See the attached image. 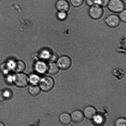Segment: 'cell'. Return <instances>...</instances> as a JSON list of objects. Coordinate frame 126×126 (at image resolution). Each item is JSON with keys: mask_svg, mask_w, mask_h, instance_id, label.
Instances as JSON below:
<instances>
[{"mask_svg": "<svg viewBox=\"0 0 126 126\" xmlns=\"http://www.w3.org/2000/svg\"><path fill=\"white\" fill-rule=\"evenodd\" d=\"M92 119L93 120L94 123L97 125H100L102 124L104 120V117L102 115L97 114Z\"/></svg>", "mask_w": 126, "mask_h": 126, "instance_id": "e0dca14e", "label": "cell"}, {"mask_svg": "<svg viewBox=\"0 0 126 126\" xmlns=\"http://www.w3.org/2000/svg\"><path fill=\"white\" fill-rule=\"evenodd\" d=\"M103 7L99 5L95 4L90 7L88 14L91 18L94 20L99 19L103 14Z\"/></svg>", "mask_w": 126, "mask_h": 126, "instance_id": "277c9868", "label": "cell"}, {"mask_svg": "<svg viewBox=\"0 0 126 126\" xmlns=\"http://www.w3.org/2000/svg\"><path fill=\"white\" fill-rule=\"evenodd\" d=\"M6 80L7 82L10 83H13V79H12V75H9L6 78Z\"/></svg>", "mask_w": 126, "mask_h": 126, "instance_id": "4316f807", "label": "cell"}, {"mask_svg": "<svg viewBox=\"0 0 126 126\" xmlns=\"http://www.w3.org/2000/svg\"><path fill=\"white\" fill-rule=\"evenodd\" d=\"M83 113L84 116L87 119H92L97 114V110L96 108L92 106H87L84 109Z\"/></svg>", "mask_w": 126, "mask_h": 126, "instance_id": "9c48e42d", "label": "cell"}, {"mask_svg": "<svg viewBox=\"0 0 126 126\" xmlns=\"http://www.w3.org/2000/svg\"><path fill=\"white\" fill-rule=\"evenodd\" d=\"M67 12L64 11H58L56 15L58 19L61 21L65 20L68 17Z\"/></svg>", "mask_w": 126, "mask_h": 126, "instance_id": "d6986e66", "label": "cell"}, {"mask_svg": "<svg viewBox=\"0 0 126 126\" xmlns=\"http://www.w3.org/2000/svg\"><path fill=\"white\" fill-rule=\"evenodd\" d=\"M59 120L62 123L65 125H67L71 121V116L68 113L64 112L61 113L59 116Z\"/></svg>", "mask_w": 126, "mask_h": 126, "instance_id": "7c38bea8", "label": "cell"}, {"mask_svg": "<svg viewBox=\"0 0 126 126\" xmlns=\"http://www.w3.org/2000/svg\"><path fill=\"white\" fill-rule=\"evenodd\" d=\"M0 70L2 73L4 74H7L10 72L12 70V64L10 61L3 63L0 66Z\"/></svg>", "mask_w": 126, "mask_h": 126, "instance_id": "5bb4252c", "label": "cell"}, {"mask_svg": "<svg viewBox=\"0 0 126 126\" xmlns=\"http://www.w3.org/2000/svg\"><path fill=\"white\" fill-rule=\"evenodd\" d=\"M51 54L49 51L44 50L42 51L39 54V57L43 60H49L51 56Z\"/></svg>", "mask_w": 126, "mask_h": 126, "instance_id": "ac0fdd59", "label": "cell"}, {"mask_svg": "<svg viewBox=\"0 0 126 126\" xmlns=\"http://www.w3.org/2000/svg\"><path fill=\"white\" fill-rule=\"evenodd\" d=\"M59 69L65 70L71 66L72 61L71 58L66 55H63L58 58L56 63Z\"/></svg>", "mask_w": 126, "mask_h": 126, "instance_id": "5b68a950", "label": "cell"}, {"mask_svg": "<svg viewBox=\"0 0 126 126\" xmlns=\"http://www.w3.org/2000/svg\"><path fill=\"white\" fill-rule=\"evenodd\" d=\"M55 7L58 11L67 12L70 9V5L66 0H57L55 3Z\"/></svg>", "mask_w": 126, "mask_h": 126, "instance_id": "ba28073f", "label": "cell"}, {"mask_svg": "<svg viewBox=\"0 0 126 126\" xmlns=\"http://www.w3.org/2000/svg\"><path fill=\"white\" fill-rule=\"evenodd\" d=\"M3 94L5 99H9L12 95V92L8 89H5L3 91Z\"/></svg>", "mask_w": 126, "mask_h": 126, "instance_id": "cb8c5ba5", "label": "cell"}, {"mask_svg": "<svg viewBox=\"0 0 126 126\" xmlns=\"http://www.w3.org/2000/svg\"><path fill=\"white\" fill-rule=\"evenodd\" d=\"M0 126H5L4 124L2 122H0Z\"/></svg>", "mask_w": 126, "mask_h": 126, "instance_id": "f1b7e54d", "label": "cell"}, {"mask_svg": "<svg viewBox=\"0 0 126 126\" xmlns=\"http://www.w3.org/2000/svg\"><path fill=\"white\" fill-rule=\"evenodd\" d=\"M97 0H86V2L88 6L91 7L96 4Z\"/></svg>", "mask_w": 126, "mask_h": 126, "instance_id": "d4e9b609", "label": "cell"}, {"mask_svg": "<svg viewBox=\"0 0 126 126\" xmlns=\"http://www.w3.org/2000/svg\"><path fill=\"white\" fill-rule=\"evenodd\" d=\"M29 76V82L32 85H37L40 78L38 75L35 73L31 74Z\"/></svg>", "mask_w": 126, "mask_h": 126, "instance_id": "2e32d148", "label": "cell"}, {"mask_svg": "<svg viewBox=\"0 0 126 126\" xmlns=\"http://www.w3.org/2000/svg\"><path fill=\"white\" fill-rule=\"evenodd\" d=\"M71 117V120L76 123H79L82 121L84 119L83 113L81 111L76 110L72 113Z\"/></svg>", "mask_w": 126, "mask_h": 126, "instance_id": "30bf717a", "label": "cell"}, {"mask_svg": "<svg viewBox=\"0 0 126 126\" xmlns=\"http://www.w3.org/2000/svg\"><path fill=\"white\" fill-rule=\"evenodd\" d=\"M28 91L32 95L35 96L39 94L41 90L37 85H31L28 87Z\"/></svg>", "mask_w": 126, "mask_h": 126, "instance_id": "9a60e30c", "label": "cell"}, {"mask_svg": "<svg viewBox=\"0 0 126 126\" xmlns=\"http://www.w3.org/2000/svg\"><path fill=\"white\" fill-rule=\"evenodd\" d=\"M71 4L73 7H80L83 3L84 0H70Z\"/></svg>", "mask_w": 126, "mask_h": 126, "instance_id": "44dd1931", "label": "cell"}, {"mask_svg": "<svg viewBox=\"0 0 126 126\" xmlns=\"http://www.w3.org/2000/svg\"><path fill=\"white\" fill-rule=\"evenodd\" d=\"M13 83L20 88L26 87L29 83V76L23 72L16 73L12 75Z\"/></svg>", "mask_w": 126, "mask_h": 126, "instance_id": "6da1fadb", "label": "cell"}, {"mask_svg": "<svg viewBox=\"0 0 126 126\" xmlns=\"http://www.w3.org/2000/svg\"><path fill=\"white\" fill-rule=\"evenodd\" d=\"M34 68L37 73L43 74L47 71V65L44 61L38 60L34 64Z\"/></svg>", "mask_w": 126, "mask_h": 126, "instance_id": "52a82bcc", "label": "cell"}, {"mask_svg": "<svg viewBox=\"0 0 126 126\" xmlns=\"http://www.w3.org/2000/svg\"><path fill=\"white\" fill-rule=\"evenodd\" d=\"M59 68L55 62H50L47 65V72L50 74L55 75L58 72Z\"/></svg>", "mask_w": 126, "mask_h": 126, "instance_id": "4fadbf2b", "label": "cell"}, {"mask_svg": "<svg viewBox=\"0 0 126 126\" xmlns=\"http://www.w3.org/2000/svg\"><path fill=\"white\" fill-rule=\"evenodd\" d=\"M115 126H126V120L124 118H119L116 120Z\"/></svg>", "mask_w": 126, "mask_h": 126, "instance_id": "ffe728a7", "label": "cell"}, {"mask_svg": "<svg viewBox=\"0 0 126 126\" xmlns=\"http://www.w3.org/2000/svg\"><path fill=\"white\" fill-rule=\"evenodd\" d=\"M110 0H97L96 4L99 5L102 7H107Z\"/></svg>", "mask_w": 126, "mask_h": 126, "instance_id": "7402d4cb", "label": "cell"}, {"mask_svg": "<svg viewBox=\"0 0 126 126\" xmlns=\"http://www.w3.org/2000/svg\"><path fill=\"white\" fill-rule=\"evenodd\" d=\"M39 84L41 90L44 92H48L53 88L55 81L50 76H45L40 79Z\"/></svg>", "mask_w": 126, "mask_h": 126, "instance_id": "7a4b0ae2", "label": "cell"}, {"mask_svg": "<svg viewBox=\"0 0 126 126\" xmlns=\"http://www.w3.org/2000/svg\"><path fill=\"white\" fill-rule=\"evenodd\" d=\"M110 11L114 13H119L126 9V6L123 0H110L108 6Z\"/></svg>", "mask_w": 126, "mask_h": 126, "instance_id": "3957f363", "label": "cell"}, {"mask_svg": "<svg viewBox=\"0 0 126 126\" xmlns=\"http://www.w3.org/2000/svg\"><path fill=\"white\" fill-rule=\"evenodd\" d=\"M5 100V99L3 95V91L0 90V102H3Z\"/></svg>", "mask_w": 126, "mask_h": 126, "instance_id": "83f0119b", "label": "cell"}, {"mask_svg": "<svg viewBox=\"0 0 126 126\" xmlns=\"http://www.w3.org/2000/svg\"><path fill=\"white\" fill-rule=\"evenodd\" d=\"M118 15L121 21L125 23L126 22V9L120 12Z\"/></svg>", "mask_w": 126, "mask_h": 126, "instance_id": "603a6c76", "label": "cell"}, {"mask_svg": "<svg viewBox=\"0 0 126 126\" xmlns=\"http://www.w3.org/2000/svg\"><path fill=\"white\" fill-rule=\"evenodd\" d=\"M58 56L57 54H53L51 55V56L49 60L51 61V62H54L56 61L58 59Z\"/></svg>", "mask_w": 126, "mask_h": 126, "instance_id": "484cf974", "label": "cell"}, {"mask_svg": "<svg viewBox=\"0 0 126 126\" xmlns=\"http://www.w3.org/2000/svg\"><path fill=\"white\" fill-rule=\"evenodd\" d=\"M26 69V65L24 62L18 60L15 62L12 70L16 73L23 72Z\"/></svg>", "mask_w": 126, "mask_h": 126, "instance_id": "8fae6325", "label": "cell"}, {"mask_svg": "<svg viewBox=\"0 0 126 126\" xmlns=\"http://www.w3.org/2000/svg\"><path fill=\"white\" fill-rule=\"evenodd\" d=\"M121 21L118 15L112 14L109 15L105 19V23L111 28H115L120 24Z\"/></svg>", "mask_w": 126, "mask_h": 126, "instance_id": "8992f818", "label": "cell"}]
</instances>
